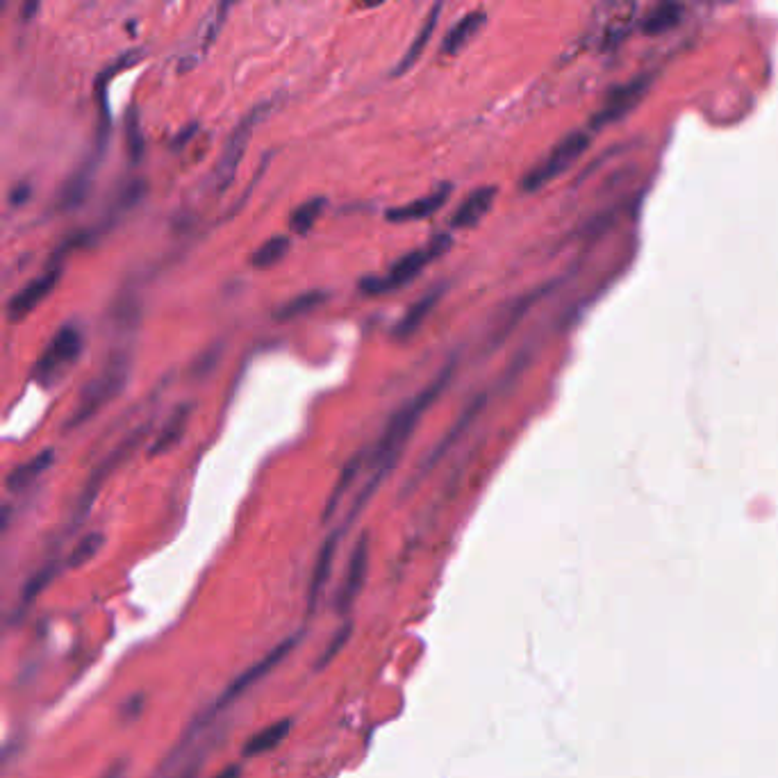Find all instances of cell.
Returning a JSON list of instances; mask_svg holds the SVG:
<instances>
[{"mask_svg": "<svg viewBox=\"0 0 778 778\" xmlns=\"http://www.w3.org/2000/svg\"><path fill=\"white\" fill-rule=\"evenodd\" d=\"M451 376H453V364L444 367L440 376L430 380L419 394L412 396L408 403H403L401 408L394 412L392 419L387 421V426L383 430V435L378 437L374 451L369 453V458H364V467H369V476L364 480L362 490L355 494L353 506L349 508V515H346L339 533L344 535L349 531L353 521L360 517V512L369 506L371 499H374L376 492L380 490V485L385 483V478L392 474L396 462H399L401 453L405 449V444L410 442V437L415 435L419 421L426 417V412L433 408L446 389V385L451 383Z\"/></svg>", "mask_w": 778, "mask_h": 778, "instance_id": "cell-1", "label": "cell"}, {"mask_svg": "<svg viewBox=\"0 0 778 778\" xmlns=\"http://www.w3.org/2000/svg\"><path fill=\"white\" fill-rule=\"evenodd\" d=\"M449 246H451L449 235H437L433 237V242L430 244L401 255V258L396 260L383 276L364 278L360 283V289L367 296H383L389 292H396V289L412 283V280H415L430 262L440 258L444 251H449Z\"/></svg>", "mask_w": 778, "mask_h": 778, "instance_id": "cell-2", "label": "cell"}, {"mask_svg": "<svg viewBox=\"0 0 778 778\" xmlns=\"http://www.w3.org/2000/svg\"><path fill=\"white\" fill-rule=\"evenodd\" d=\"M128 376L130 362L126 355H117V358L107 362L103 374L96 380H91L85 387V392H82L80 401L76 403V408H73L69 421H66V428H80L82 424H87L89 419H94L107 403H112L123 392Z\"/></svg>", "mask_w": 778, "mask_h": 778, "instance_id": "cell-3", "label": "cell"}, {"mask_svg": "<svg viewBox=\"0 0 778 778\" xmlns=\"http://www.w3.org/2000/svg\"><path fill=\"white\" fill-rule=\"evenodd\" d=\"M587 148H590V135H587V132H569V135L562 137L560 142L551 148L549 155H546L540 164H535V167L526 173L524 180H521V189H524L526 194L540 192L549 182L560 178L567 169L574 167Z\"/></svg>", "mask_w": 778, "mask_h": 778, "instance_id": "cell-4", "label": "cell"}, {"mask_svg": "<svg viewBox=\"0 0 778 778\" xmlns=\"http://www.w3.org/2000/svg\"><path fill=\"white\" fill-rule=\"evenodd\" d=\"M267 107L269 105L255 107L246 119L239 121V126L230 132V137L226 139V146H223L217 167H214V182H217L219 192H226V189L233 185V180L239 171V164H242L244 155L248 151V144H251L253 130L260 123V119H264Z\"/></svg>", "mask_w": 778, "mask_h": 778, "instance_id": "cell-5", "label": "cell"}, {"mask_svg": "<svg viewBox=\"0 0 778 778\" xmlns=\"http://www.w3.org/2000/svg\"><path fill=\"white\" fill-rule=\"evenodd\" d=\"M82 333L76 326H64L41 353L35 364V378L41 385H53L64 376V369L80 358Z\"/></svg>", "mask_w": 778, "mask_h": 778, "instance_id": "cell-6", "label": "cell"}, {"mask_svg": "<svg viewBox=\"0 0 778 778\" xmlns=\"http://www.w3.org/2000/svg\"><path fill=\"white\" fill-rule=\"evenodd\" d=\"M369 560H371V537L369 533H362L358 537V542L353 544L349 565H346V574L335 597V608L339 615H349L355 606V601H358V597L362 594L364 583H367V576H369Z\"/></svg>", "mask_w": 778, "mask_h": 778, "instance_id": "cell-7", "label": "cell"}, {"mask_svg": "<svg viewBox=\"0 0 778 778\" xmlns=\"http://www.w3.org/2000/svg\"><path fill=\"white\" fill-rule=\"evenodd\" d=\"M296 644H299V635L287 637V640L276 644V647H273L267 656L260 658L258 662H253V665L248 667L246 672L239 674L235 681L230 683L226 690H223V694L217 701V710H223L226 706H230V703H235L239 697H242V694L251 690L255 683H260L264 676H269V672H273V669H276L280 662H283L289 653L294 651Z\"/></svg>", "mask_w": 778, "mask_h": 778, "instance_id": "cell-8", "label": "cell"}, {"mask_svg": "<svg viewBox=\"0 0 778 778\" xmlns=\"http://www.w3.org/2000/svg\"><path fill=\"white\" fill-rule=\"evenodd\" d=\"M148 430H151V426H148V424H144L142 428H137L135 433H132V435L128 437V440H123V442L117 446V449H114V451L110 453V458H105V460H103V465L98 467V469L94 471V474H91V478L87 480L85 492H82L80 501H78L76 521H82V517L87 515V510L91 508V503H94L96 494H98V490H101V487H103L105 480L110 478V476L114 474V471H117V469L123 465V462H126V460L130 458L132 453H135L137 446L142 444V440L148 435Z\"/></svg>", "mask_w": 778, "mask_h": 778, "instance_id": "cell-9", "label": "cell"}, {"mask_svg": "<svg viewBox=\"0 0 778 778\" xmlns=\"http://www.w3.org/2000/svg\"><path fill=\"white\" fill-rule=\"evenodd\" d=\"M649 85L651 80L647 76H640L612 89L606 96V101L599 107V112L592 117V128H606L612 126V123L622 121L626 114H631L635 105L647 96Z\"/></svg>", "mask_w": 778, "mask_h": 778, "instance_id": "cell-10", "label": "cell"}, {"mask_svg": "<svg viewBox=\"0 0 778 778\" xmlns=\"http://www.w3.org/2000/svg\"><path fill=\"white\" fill-rule=\"evenodd\" d=\"M57 280H60V264H55V267L44 271L35 280H30V283L23 287L21 292L12 299L10 310H7V314H10V319L12 321H23L32 310H37L39 305L48 299V294L53 292L55 285H57Z\"/></svg>", "mask_w": 778, "mask_h": 778, "instance_id": "cell-11", "label": "cell"}, {"mask_svg": "<svg viewBox=\"0 0 778 778\" xmlns=\"http://www.w3.org/2000/svg\"><path fill=\"white\" fill-rule=\"evenodd\" d=\"M496 196H499V187H494V185L474 189V192H471L465 201L460 203V208L455 210V214L451 217V226L462 228V230L478 226V223L483 221L487 214H490Z\"/></svg>", "mask_w": 778, "mask_h": 778, "instance_id": "cell-12", "label": "cell"}, {"mask_svg": "<svg viewBox=\"0 0 778 778\" xmlns=\"http://www.w3.org/2000/svg\"><path fill=\"white\" fill-rule=\"evenodd\" d=\"M449 196H451V185H442V187H437L435 192L417 198V201L387 210L385 217H387V221H392V223L424 221L428 217H433L435 212H440L446 205V201H449Z\"/></svg>", "mask_w": 778, "mask_h": 778, "instance_id": "cell-13", "label": "cell"}, {"mask_svg": "<svg viewBox=\"0 0 778 778\" xmlns=\"http://www.w3.org/2000/svg\"><path fill=\"white\" fill-rule=\"evenodd\" d=\"M485 23H487V14L483 10H476V12H469L467 16H462V19L446 32V37L442 41V53L449 57L460 55L471 41L480 35V30L485 28Z\"/></svg>", "mask_w": 778, "mask_h": 778, "instance_id": "cell-14", "label": "cell"}, {"mask_svg": "<svg viewBox=\"0 0 778 778\" xmlns=\"http://www.w3.org/2000/svg\"><path fill=\"white\" fill-rule=\"evenodd\" d=\"M339 542H342V535L339 531L330 533L328 540L321 546L317 562H314V571H312V581H310V590H308V608L310 612L317 606V601L324 594L326 585L330 581V571H333V562H335V553L339 549Z\"/></svg>", "mask_w": 778, "mask_h": 778, "instance_id": "cell-15", "label": "cell"}, {"mask_svg": "<svg viewBox=\"0 0 778 778\" xmlns=\"http://www.w3.org/2000/svg\"><path fill=\"white\" fill-rule=\"evenodd\" d=\"M189 417H192V405H178L176 410L171 412V417L164 421V426L160 433H157V437L151 444V449H148V455L151 458H157V455H164L169 453L173 446H178L182 435H185V430L189 426Z\"/></svg>", "mask_w": 778, "mask_h": 778, "instance_id": "cell-16", "label": "cell"}, {"mask_svg": "<svg viewBox=\"0 0 778 778\" xmlns=\"http://www.w3.org/2000/svg\"><path fill=\"white\" fill-rule=\"evenodd\" d=\"M440 14H442V3H440V0H437V3L433 5V10L428 12L426 21H424V26L419 28L417 37L412 39L410 48H408V51H405L403 60H401L399 64H396V69H394V76H396V78L405 76V73H408V71L412 69V66H415V64L421 60V55L426 53V46L430 44V37H433V32H435V28H437V21H440Z\"/></svg>", "mask_w": 778, "mask_h": 778, "instance_id": "cell-17", "label": "cell"}, {"mask_svg": "<svg viewBox=\"0 0 778 778\" xmlns=\"http://www.w3.org/2000/svg\"><path fill=\"white\" fill-rule=\"evenodd\" d=\"M289 731H292V719H280V722H273L271 726L262 728L248 738L242 747V756L244 758H258L262 753H269L273 749H278L280 744L287 740Z\"/></svg>", "mask_w": 778, "mask_h": 778, "instance_id": "cell-18", "label": "cell"}, {"mask_svg": "<svg viewBox=\"0 0 778 778\" xmlns=\"http://www.w3.org/2000/svg\"><path fill=\"white\" fill-rule=\"evenodd\" d=\"M442 294H444V287H433L428 294L421 296L417 303H412L408 312L403 314V319L399 321V326H396V330H394L396 337L405 339V337L415 335L417 330L421 328V324H424V321L428 319V314L437 308Z\"/></svg>", "mask_w": 778, "mask_h": 778, "instance_id": "cell-19", "label": "cell"}, {"mask_svg": "<svg viewBox=\"0 0 778 778\" xmlns=\"http://www.w3.org/2000/svg\"><path fill=\"white\" fill-rule=\"evenodd\" d=\"M53 462H55V451L46 449V451H41L39 455H35V458H30L26 465L16 467L10 474V478H7V487H10V492L26 490V487L35 483L41 474H46V471L53 467Z\"/></svg>", "mask_w": 778, "mask_h": 778, "instance_id": "cell-20", "label": "cell"}, {"mask_svg": "<svg viewBox=\"0 0 778 778\" xmlns=\"http://www.w3.org/2000/svg\"><path fill=\"white\" fill-rule=\"evenodd\" d=\"M483 405H485V396H476V399L467 405L465 412H462V415L458 417V421H455V424H453V428L449 430V433H446V435L442 437L440 444L435 446V451L430 453L428 467H424V469H433V467L437 465V460H440L442 455H444L446 451H449L455 442H458V437H460L462 433H465V430L469 428L471 421H474V419L478 417V412L483 410Z\"/></svg>", "mask_w": 778, "mask_h": 778, "instance_id": "cell-21", "label": "cell"}, {"mask_svg": "<svg viewBox=\"0 0 778 778\" xmlns=\"http://www.w3.org/2000/svg\"><path fill=\"white\" fill-rule=\"evenodd\" d=\"M328 299L326 292H321V289H310V292H303L299 296H294V299H289L287 303L280 305V308L273 312V319L276 321H294L303 317V314H308L312 310H317L321 303H324Z\"/></svg>", "mask_w": 778, "mask_h": 778, "instance_id": "cell-22", "label": "cell"}, {"mask_svg": "<svg viewBox=\"0 0 778 778\" xmlns=\"http://www.w3.org/2000/svg\"><path fill=\"white\" fill-rule=\"evenodd\" d=\"M678 19H681V7H678L674 0H662L660 5H656L649 12L647 19H644L642 30L644 35L649 37L665 35L667 30H672L676 26Z\"/></svg>", "mask_w": 778, "mask_h": 778, "instance_id": "cell-23", "label": "cell"}, {"mask_svg": "<svg viewBox=\"0 0 778 778\" xmlns=\"http://www.w3.org/2000/svg\"><path fill=\"white\" fill-rule=\"evenodd\" d=\"M364 458H367V455L358 453L353 460H349V465L344 467L342 476H339L337 485H335V490L330 492L328 506H326V510H324V521H328L330 517H333V512L337 510L339 503H342V499L346 496V492H349V490H351V485L355 483V480H358L360 471H362V467H364Z\"/></svg>", "mask_w": 778, "mask_h": 778, "instance_id": "cell-24", "label": "cell"}, {"mask_svg": "<svg viewBox=\"0 0 778 778\" xmlns=\"http://www.w3.org/2000/svg\"><path fill=\"white\" fill-rule=\"evenodd\" d=\"M324 210H326V198L324 196L310 198V201L301 203L299 208L292 212V217H289V228H292L294 233H299V235H308L310 230L317 226V221L321 219V214H324Z\"/></svg>", "mask_w": 778, "mask_h": 778, "instance_id": "cell-25", "label": "cell"}, {"mask_svg": "<svg viewBox=\"0 0 778 778\" xmlns=\"http://www.w3.org/2000/svg\"><path fill=\"white\" fill-rule=\"evenodd\" d=\"M287 253H289V239L280 235L271 237L251 255V264L255 269H271L283 262L287 258Z\"/></svg>", "mask_w": 778, "mask_h": 778, "instance_id": "cell-26", "label": "cell"}, {"mask_svg": "<svg viewBox=\"0 0 778 778\" xmlns=\"http://www.w3.org/2000/svg\"><path fill=\"white\" fill-rule=\"evenodd\" d=\"M105 544V535L103 533H87L85 537H80L78 544L73 546L69 553V560H66V567L69 569H80L82 565H87L89 560H94L98 556V551L103 549Z\"/></svg>", "mask_w": 778, "mask_h": 778, "instance_id": "cell-27", "label": "cell"}, {"mask_svg": "<svg viewBox=\"0 0 778 778\" xmlns=\"http://www.w3.org/2000/svg\"><path fill=\"white\" fill-rule=\"evenodd\" d=\"M351 635H353V624H351V622H346V624H344L342 628H339V631L333 635V640L328 642V647H326L324 653H321V656H319V660H317V665H314V669H317V672H324L326 667L333 665L335 658L339 656V653L344 651L346 644H349Z\"/></svg>", "mask_w": 778, "mask_h": 778, "instance_id": "cell-28", "label": "cell"}, {"mask_svg": "<svg viewBox=\"0 0 778 778\" xmlns=\"http://www.w3.org/2000/svg\"><path fill=\"white\" fill-rule=\"evenodd\" d=\"M55 571H57L55 565H48L44 569H39L37 574L30 578V583L26 585V590H23V594H21V610H26L28 606H32V603L41 597V592H44L55 578Z\"/></svg>", "mask_w": 778, "mask_h": 778, "instance_id": "cell-29", "label": "cell"}, {"mask_svg": "<svg viewBox=\"0 0 778 778\" xmlns=\"http://www.w3.org/2000/svg\"><path fill=\"white\" fill-rule=\"evenodd\" d=\"M126 144H128V153L132 162H139V157L144 153V137L142 130H139V119H137V110H130L128 121H126Z\"/></svg>", "mask_w": 778, "mask_h": 778, "instance_id": "cell-30", "label": "cell"}, {"mask_svg": "<svg viewBox=\"0 0 778 778\" xmlns=\"http://www.w3.org/2000/svg\"><path fill=\"white\" fill-rule=\"evenodd\" d=\"M39 7H41V0H23V5H21V19H23V21H32V19H35V16H37Z\"/></svg>", "mask_w": 778, "mask_h": 778, "instance_id": "cell-31", "label": "cell"}, {"mask_svg": "<svg viewBox=\"0 0 778 778\" xmlns=\"http://www.w3.org/2000/svg\"><path fill=\"white\" fill-rule=\"evenodd\" d=\"M239 776H242V767H239V765H230V767H226V769H221V772H219L217 776H214V778H239Z\"/></svg>", "mask_w": 778, "mask_h": 778, "instance_id": "cell-32", "label": "cell"}, {"mask_svg": "<svg viewBox=\"0 0 778 778\" xmlns=\"http://www.w3.org/2000/svg\"><path fill=\"white\" fill-rule=\"evenodd\" d=\"M121 776H123V763H117L107 769V774L103 778H121Z\"/></svg>", "mask_w": 778, "mask_h": 778, "instance_id": "cell-33", "label": "cell"}, {"mask_svg": "<svg viewBox=\"0 0 778 778\" xmlns=\"http://www.w3.org/2000/svg\"><path fill=\"white\" fill-rule=\"evenodd\" d=\"M10 515H12V510L10 508H0V533H3L5 531V526H7V521H10Z\"/></svg>", "mask_w": 778, "mask_h": 778, "instance_id": "cell-34", "label": "cell"}, {"mask_svg": "<svg viewBox=\"0 0 778 778\" xmlns=\"http://www.w3.org/2000/svg\"><path fill=\"white\" fill-rule=\"evenodd\" d=\"M360 3H362L364 7H378V5H383L385 0H360Z\"/></svg>", "mask_w": 778, "mask_h": 778, "instance_id": "cell-35", "label": "cell"}]
</instances>
